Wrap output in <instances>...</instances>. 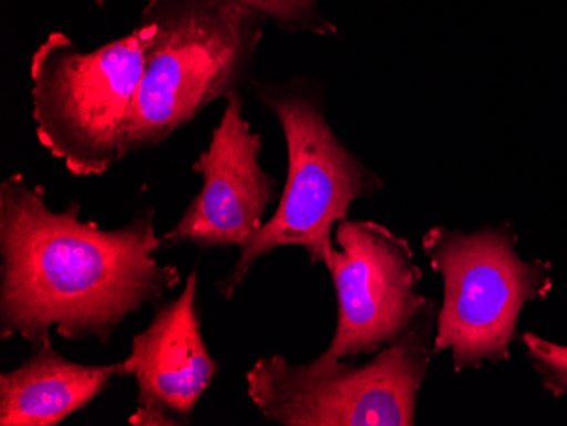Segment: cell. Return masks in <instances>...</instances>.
Returning <instances> with one entry per match:
<instances>
[{"instance_id": "1", "label": "cell", "mask_w": 567, "mask_h": 426, "mask_svg": "<svg viewBox=\"0 0 567 426\" xmlns=\"http://www.w3.org/2000/svg\"><path fill=\"white\" fill-rule=\"evenodd\" d=\"M82 205H47L43 186L22 174L0 184V339L31 346L59 336L110 342L120 324L183 281L175 266L153 253L155 209L140 211L117 230L82 221Z\"/></svg>"}, {"instance_id": "2", "label": "cell", "mask_w": 567, "mask_h": 426, "mask_svg": "<svg viewBox=\"0 0 567 426\" xmlns=\"http://www.w3.org/2000/svg\"><path fill=\"white\" fill-rule=\"evenodd\" d=\"M153 34L142 84L121 129V160L162 145L218 98L240 92L264 19L226 0H146Z\"/></svg>"}, {"instance_id": "3", "label": "cell", "mask_w": 567, "mask_h": 426, "mask_svg": "<svg viewBox=\"0 0 567 426\" xmlns=\"http://www.w3.org/2000/svg\"><path fill=\"white\" fill-rule=\"evenodd\" d=\"M254 92L279 121L288 146V180L272 218L240 248L237 266L218 282L226 301L251 267L277 248H305L311 262L328 269L334 227L349 218L355 200L382 187L378 175L334 135L321 92L311 82H254Z\"/></svg>"}, {"instance_id": "4", "label": "cell", "mask_w": 567, "mask_h": 426, "mask_svg": "<svg viewBox=\"0 0 567 426\" xmlns=\"http://www.w3.org/2000/svg\"><path fill=\"white\" fill-rule=\"evenodd\" d=\"M436 316L439 304L429 299L404 335L368 364L327 352L306 364L260 357L245 374L248 397L264 418L282 426H413Z\"/></svg>"}, {"instance_id": "5", "label": "cell", "mask_w": 567, "mask_h": 426, "mask_svg": "<svg viewBox=\"0 0 567 426\" xmlns=\"http://www.w3.org/2000/svg\"><path fill=\"white\" fill-rule=\"evenodd\" d=\"M148 22L82 52L63 31H53L31 56L34 133L51 157L73 177H99L121 162L120 139L142 84Z\"/></svg>"}, {"instance_id": "6", "label": "cell", "mask_w": 567, "mask_h": 426, "mask_svg": "<svg viewBox=\"0 0 567 426\" xmlns=\"http://www.w3.org/2000/svg\"><path fill=\"white\" fill-rule=\"evenodd\" d=\"M422 245L444 281L433 355L451 350L455 371L508 359L525 304L553 289V266L522 259L508 227L473 233L435 227Z\"/></svg>"}, {"instance_id": "7", "label": "cell", "mask_w": 567, "mask_h": 426, "mask_svg": "<svg viewBox=\"0 0 567 426\" xmlns=\"http://www.w3.org/2000/svg\"><path fill=\"white\" fill-rule=\"evenodd\" d=\"M328 272L339 316L327 354L343 361L374 355L400 340L429 301L416 291L422 269L406 238L381 222L343 219L333 231Z\"/></svg>"}, {"instance_id": "8", "label": "cell", "mask_w": 567, "mask_h": 426, "mask_svg": "<svg viewBox=\"0 0 567 426\" xmlns=\"http://www.w3.org/2000/svg\"><path fill=\"white\" fill-rule=\"evenodd\" d=\"M193 170L203 186L162 241L167 247L193 243L204 248H244L264 227L267 206L276 199L277 183L260 165L262 135L245 120L244 98L231 92Z\"/></svg>"}, {"instance_id": "9", "label": "cell", "mask_w": 567, "mask_h": 426, "mask_svg": "<svg viewBox=\"0 0 567 426\" xmlns=\"http://www.w3.org/2000/svg\"><path fill=\"white\" fill-rule=\"evenodd\" d=\"M197 270L183 294L164 304L152 323L133 336L132 354L120 362L121 377H135L138 406L161 409L189 425L194 409L218 374L197 313Z\"/></svg>"}, {"instance_id": "10", "label": "cell", "mask_w": 567, "mask_h": 426, "mask_svg": "<svg viewBox=\"0 0 567 426\" xmlns=\"http://www.w3.org/2000/svg\"><path fill=\"white\" fill-rule=\"evenodd\" d=\"M0 374V426H56L121 377L120 364L85 365L63 357L51 340Z\"/></svg>"}, {"instance_id": "11", "label": "cell", "mask_w": 567, "mask_h": 426, "mask_svg": "<svg viewBox=\"0 0 567 426\" xmlns=\"http://www.w3.org/2000/svg\"><path fill=\"white\" fill-rule=\"evenodd\" d=\"M247 9L264 21L276 22L282 31L328 37L337 27L320 11L321 0H226Z\"/></svg>"}, {"instance_id": "12", "label": "cell", "mask_w": 567, "mask_h": 426, "mask_svg": "<svg viewBox=\"0 0 567 426\" xmlns=\"http://www.w3.org/2000/svg\"><path fill=\"white\" fill-rule=\"evenodd\" d=\"M522 343H524L528 359L543 381L544 387L554 396H566L567 345L549 342L534 333H524Z\"/></svg>"}, {"instance_id": "13", "label": "cell", "mask_w": 567, "mask_h": 426, "mask_svg": "<svg viewBox=\"0 0 567 426\" xmlns=\"http://www.w3.org/2000/svg\"><path fill=\"white\" fill-rule=\"evenodd\" d=\"M130 425L135 426H175L178 425L172 416H168L167 413L161 412V409L153 408H142L138 406L135 415L130 418Z\"/></svg>"}, {"instance_id": "14", "label": "cell", "mask_w": 567, "mask_h": 426, "mask_svg": "<svg viewBox=\"0 0 567 426\" xmlns=\"http://www.w3.org/2000/svg\"><path fill=\"white\" fill-rule=\"evenodd\" d=\"M107 0H94V4L97 6L99 9L104 8L106 6Z\"/></svg>"}]
</instances>
